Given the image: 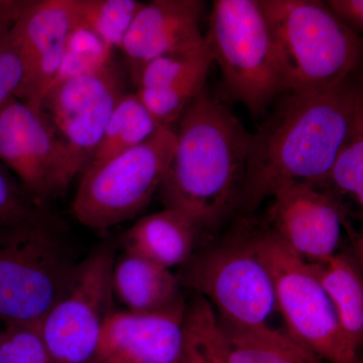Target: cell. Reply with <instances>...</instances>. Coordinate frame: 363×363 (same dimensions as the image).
<instances>
[{
    "label": "cell",
    "mask_w": 363,
    "mask_h": 363,
    "mask_svg": "<svg viewBox=\"0 0 363 363\" xmlns=\"http://www.w3.org/2000/svg\"><path fill=\"white\" fill-rule=\"evenodd\" d=\"M13 26L0 23V111L16 98L25 78L20 50L11 35Z\"/></svg>",
    "instance_id": "27"
},
{
    "label": "cell",
    "mask_w": 363,
    "mask_h": 363,
    "mask_svg": "<svg viewBox=\"0 0 363 363\" xmlns=\"http://www.w3.org/2000/svg\"><path fill=\"white\" fill-rule=\"evenodd\" d=\"M174 126L81 174L72 203L81 225L104 231L142 212L161 187L176 149Z\"/></svg>",
    "instance_id": "7"
},
{
    "label": "cell",
    "mask_w": 363,
    "mask_h": 363,
    "mask_svg": "<svg viewBox=\"0 0 363 363\" xmlns=\"http://www.w3.org/2000/svg\"><path fill=\"white\" fill-rule=\"evenodd\" d=\"M0 333V363H54L40 324H6Z\"/></svg>",
    "instance_id": "26"
},
{
    "label": "cell",
    "mask_w": 363,
    "mask_h": 363,
    "mask_svg": "<svg viewBox=\"0 0 363 363\" xmlns=\"http://www.w3.org/2000/svg\"><path fill=\"white\" fill-rule=\"evenodd\" d=\"M257 248L271 274L286 331L324 362L362 363L310 262L289 250L267 227L257 229Z\"/></svg>",
    "instance_id": "8"
},
{
    "label": "cell",
    "mask_w": 363,
    "mask_h": 363,
    "mask_svg": "<svg viewBox=\"0 0 363 363\" xmlns=\"http://www.w3.org/2000/svg\"><path fill=\"white\" fill-rule=\"evenodd\" d=\"M112 289L128 311L155 314L185 308L179 277L171 269L133 253L114 260Z\"/></svg>",
    "instance_id": "17"
},
{
    "label": "cell",
    "mask_w": 363,
    "mask_h": 363,
    "mask_svg": "<svg viewBox=\"0 0 363 363\" xmlns=\"http://www.w3.org/2000/svg\"><path fill=\"white\" fill-rule=\"evenodd\" d=\"M30 0H0V23H16Z\"/></svg>",
    "instance_id": "30"
},
{
    "label": "cell",
    "mask_w": 363,
    "mask_h": 363,
    "mask_svg": "<svg viewBox=\"0 0 363 363\" xmlns=\"http://www.w3.org/2000/svg\"><path fill=\"white\" fill-rule=\"evenodd\" d=\"M284 94L250 135L238 211L252 213L281 189L321 180L363 116L362 88L351 76L331 89Z\"/></svg>",
    "instance_id": "1"
},
{
    "label": "cell",
    "mask_w": 363,
    "mask_h": 363,
    "mask_svg": "<svg viewBox=\"0 0 363 363\" xmlns=\"http://www.w3.org/2000/svg\"><path fill=\"white\" fill-rule=\"evenodd\" d=\"M219 323L226 363H325L286 330Z\"/></svg>",
    "instance_id": "20"
},
{
    "label": "cell",
    "mask_w": 363,
    "mask_h": 363,
    "mask_svg": "<svg viewBox=\"0 0 363 363\" xmlns=\"http://www.w3.org/2000/svg\"><path fill=\"white\" fill-rule=\"evenodd\" d=\"M75 23V0H30L11 26L25 67L16 98L37 111H42Z\"/></svg>",
    "instance_id": "13"
},
{
    "label": "cell",
    "mask_w": 363,
    "mask_h": 363,
    "mask_svg": "<svg viewBox=\"0 0 363 363\" xmlns=\"http://www.w3.org/2000/svg\"><path fill=\"white\" fill-rule=\"evenodd\" d=\"M186 307L155 314L114 310L98 355L130 363H182Z\"/></svg>",
    "instance_id": "15"
},
{
    "label": "cell",
    "mask_w": 363,
    "mask_h": 363,
    "mask_svg": "<svg viewBox=\"0 0 363 363\" xmlns=\"http://www.w3.org/2000/svg\"><path fill=\"white\" fill-rule=\"evenodd\" d=\"M126 92L123 70L114 59L101 70L56 83L48 91L42 112L63 150L67 188L87 168Z\"/></svg>",
    "instance_id": "10"
},
{
    "label": "cell",
    "mask_w": 363,
    "mask_h": 363,
    "mask_svg": "<svg viewBox=\"0 0 363 363\" xmlns=\"http://www.w3.org/2000/svg\"><path fill=\"white\" fill-rule=\"evenodd\" d=\"M89 363H130L121 362V360L113 359V358L102 357V355H97L92 362Z\"/></svg>",
    "instance_id": "31"
},
{
    "label": "cell",
    "mask_w": 363,
    "mask_h": 363,
    "mask_svg": "<svg viewBox=\"0 0 363 363\" xmlns=\"http://www.w3.org/2000/svg\"><path fill=\"white\" fill-rule=\"evenodd\" d=\"M266 227L289 250L308 262L337 253L348 215L330 196L311 184L281 189L272 196Z\"/></svg>",
    "instance_id": "12"
},
{
    "label": "cell",
    "mask_w": 363,
    "mask_h": 363,
    "mask_svg": "<svg viewBox=\"0 0 363 363\" xmlns=\"http://www.w3.org/2000/svg\"><path fill=\"white\" fill-rule=\"evenodd\" d=\"M200 231L186 215L164 208L136 221L123 234L121 242L124 252L171 269L184 266L193 257Z\"/></svg>",
    "instance_id": "18"
},
{
    "label": "cell",
    "mask_w": 363,
    "mask_h": 363,
    "mask_svg": "<svg viewBox=\"0 0 363 363\" xmlns=\"http://www.w3.org/2000/svg\"><path fill=\"white\" fill-rule=\"evenodd\" d=\"M40 206L0 162V229L25 220Z\"/></svg>",
    "instance_id": "28"
},
{
    "label": "cell",
    "mask_w": 363,
    "mask_h": 363,
    "mask_svg": "<svg viewBox=\"0 0 363 363\" xmlns=\"http://www.w3.org/2000/svg\"><path fill=\"white\" fill-rule=\"evenodd\" d=\"M182 363H226L218 317L201 296L186 307Z\"/></svg>",
    "instance_id": "23"
},
{
    "label": "cell",
    "mask_w": 363,
    "mask_h": 363,
    "mask_svg": "<svg viewBox=\"0 0 363 363\" xmlns=\"http://www.w3.org/2000/svg\"><path fill=\"white\" fill-rule=\"evenodd\" d=\"M213 57L207 44L187 54L168 55L143 69L135 94L161 126H174L205 89Z\"/></svg>",
    "instance_id": "16"
},
{
    "label": "cell",
    "mask_w": 363,
    "mask_h": 363,
    "mask_svg": "<svg viewBox=\"0 0 363 363\" xmlns=\"http://www.w3.org/2000/svg\"><path fill=\"white\" fill-rule=\"evenodd\" d=\"M325 4L344 26L359 35L363 30L362 0H328Z\"/></svg>",
    "instance_id": "29"
},
{
    "label": "cell",
    "mask_w": 363,
    "mask_h": 363,
    "mask_svg": "<svg viewBox=\"0 0 363 363\" xmlns=\"http://www.w3.org/2000/svg\"><path fill=\"white\" fill-rule=\"evenodd\" d=\"M176 149L160 187L164 208L200 230L238 211L252 133L205 88L178 121Z\"/></svg>",
    "instance_id": "2"
},
{
    "label": "cell",
    "mask_w": 363,
    "mask_h": 363,
    "mask_svg": "<svg viewBox=\"0 0 363 363\" xmlns=\"http://www.w3.org/2000/svg\"><path fill=\"white\" fill-rule=\"evenodd\" d=\"M257 233L245 219L224 240L193 255L179 277L182 286L210 303L223 323L262 326L277 309L271 274L257 252Z\"/></svg>",
    "instance_id": "6"
},
{
    "label": "cell",
    "mask_w": 363,
    "mask_h": 363,
    "mask_svg": "<svg viewBox=\"0 0 363 363\" xmlns=\"http://www.w3.org/2000/svg\"><path fill=\"white\" fill-rule=\"evenodd\" d=\"M78 262L40 209L0 229V320L40 324L65 295Z\"/></svg>",
    "instance_id": "4"
},
{
    "label": "cell",
    "mask_w": 363,
    "mask_h": 363,
    "mask_svg": "<svg viewBox=\"0 0 363 363\" xmlns=\"http://www.w3.org/2000/svg\"><path fill=\"white\" fill-rule=\"evenodd\" d=\"M116 245L102 243L78 262L65 295L40 324L54 363H89L97 357L105 322L114 311Z\"/></svg>",
    "instance_id": "9"
},
{
    "label": "cell",
    "mask_w": 363,
    "mask_h": 363,
    "mask_svg": "<svg viewBox=\"0 0 363 363\" xmlns=\"http://www.w3.org/2000/svg\"><path fill=\"white\" fill-rule=\"evenodd\" d=\"M160 128L135 92H126L117 104L87 168L138 147Z\"/></svg>",
    "instance_id": "21"
},
{
    "label": "cell",
    "mask_w": 363,
    "mask_h": 363,
    "mask_svg": "<svg viewBox=\"0 0 363 363\" xmlns=\"http://www.w3.org/2000/svg\"><path fill=\"white\" fill-rule=\"evenodd\" d=\"M286 92L331 89L359 63V35L317 0H259Z\"/></svg>",
    "instance_id": "3"
},
{
    "label": "cell",
    "mask_w": 363,
    "mask_h": 363,
    "mask_svg": "<svg viewBox=\"0 0 363 363\" xmlns=\"http://www.w3.org/2000/svg\"><path fill=\"white\" fill-rule=\"evenodd\" d=\"M0 162L39 205L66 191L58 138L43 112L18 98L0 111Z\"/></svg>",
    "instance_id": "11"
},
{
    "label": "cell",
    "mask_w": 363,
    "mask_h": 363,
    "mask_svg": "<svg viewBox=\"0 0 363 363\" xmlns=\"http://www.w3.org/2000/svg\"><path fill=\"white\" fill-rule=\"evenodd\" d=\"M113 54L114 50L96 33L76 21L67 40L61 65L52 86L101 70L114 59Z\"/></svg>",
    "instance_id": "25"
},
{
    "label": "cell",
    "mask_w": 363,
    "mask_h": 363,
    "mask_svg": "<svg viewBox=\"0 0 363 363\" xmlns=\"http://www.w3.org/2000/svg\"><path fill=\"white\" fill-rule=\"evenodd\" d=\"M228 94L252 116L286 92L271 30L259 0H215L205 35Z\"/></svg>",
    "instance_id": "5"
},
{
    "label": "cell",
    "mask_w": 363,
    "mask_h": 363,
    "mask_svg": "<svg viewBox=\"0 0 363 363\" xmlns=\"http://www.w3.org/2000/svg\"><path fill=\"white\" fill-rule=\"evenodd\" d=\"M310 264L333 305L346 338L359 351L363 340V281L359 260L352 252H342Z\"/></svg>",
    "instance_id": "19"
},
{
    "label": "cell",
    "mask_w": 363,
    "mask_h": 363,
    "mask_svg": "<svg viewBox=\"0 0 363 363\" xmlns=\"http://www.w3.org/2000/svg\"><path fill=\"white\" fill-rule=\"evenodd\" d=\"M143 4L136 0H75L76 21L96 33L114 51H121Z\"/></svg>",
    "instance_id": "24"
},
{
    "label": "cell",
    "mask_w": 363,
    "mask_h": 363,
    "mask_svg": "<svg viewBox=\"0 0 363 363\" xmlns=\"http://www.w3.org/2000/svg\"><path fill=\"white\" fill-rule=\"evenodd\" d=\"M203 13L204 2L199 0H154L143 4L121 49L135 87L143 69L154 60L204 47L200 28Z\"/></svg>",
    "instance_id": "14"
},
{
    "label": "cell",
    "mask_w": 363,
    "mask_h": 363,
    "mask_svg": "<svg viewBox=\"0 0 363 363\" xmlns=\"http://www.w3.org/2000/svg\"><path fill=\"white\" fill-rule=\"evenodd\" d=\"M350 214V205L357 212L363 207V116L358 117L354 125L341 145L330 169L321 180L311 184Z\"/></svg>",
    "instance_id": "22"
}]
</instances>
